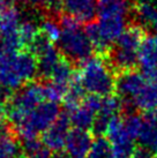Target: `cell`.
<instances>
[{
	"label": "cell",
	"instance_id": "cell-12",
	"mask_svg": "<svg viewBox=\"0 0 157 158\" xmlns=\"http://www.w3.org/2000/svg\"><path fill=\"white\" fill-rule=\"evenodd\" d=\"M0 158H24L22 144L19 143L14 128L2 127L0 129Z\"/></svg>",
	"mask_w": 157,
	"mask_h": 158
},
{
	"label": "cell",
	"instance_id": "cell-5",
	"mask_svg": "<svg viewBox=\"0 0 157 158\" xmlns=\"http://www.w3.org/2000/svg\"><path fill=\"white\" fill-rule=\"evenodd\" d=\"M149 83V80L143 73H138L135 70H127L119 74L116 80V91L118 97L121 99L122 111L126 114L133 113L135 110L133 102L143 91Z\"/></svg>",
	"mask_w": 157,
	"mask_h": 158
},
{
	"label": "cell",
	"instance_id": "cell-3",
	"mask_svg": "<svg viewBox=\"0 0 157 158\" xmlns=\"http://www.w3.org/2000/svg\"><path fill=\"white\" fill-rule=\"evenodd\" d=\"M44 98V84L38 82H28L14 92L7 105V117L13 127L18 126L35 107L43 103Z\"/></svg>",
	"mask_w": 157,
	"mask_h": 158
},
{
	"label": "cell",
	"instance_id": "cell-29",
	"mask_svg": "<svg viewBox=\"0 0 157 158\" xmlns=\"http://www.w3.org/2000/svg\"><path fill=\"white\" fill-rule=\"evenodd\" d=\"M155 158H157V156H155Z\"/></svg>",
	"mask_w": 157,
	"mask_h": 158
},
{
	"label": "cell",
	"instance_id": "cell-13",
	"mask_svg": "<svg viewBox=\"0 0 157 158\" xmlns=\"http://www.w3.org/2000/svg\"><path fill=\"white\" fill-rule=\"evenodd\" d=\"M132 10L131 0H97V15L100 18H127Z\"/></svg>",
	"mask_w": 157,
	"mask_h": 158
},
{
	"label": "cell",
	"instance_id": "cell-6",
	"mask_svg": "<svg viewBox=\"0 0 157 158\" xmlns=\"http://www.w3.org/2000/svg\"><path fill=\"white\" fill-rule=\"evenodd\" d=\"M70 125L72 123H70V114L67 112L60 113L52 126L46 132L43 133L42 141L44 142V144L48 145L53 152L60 154L66 145V140L70 133Z\"/></svg>",
	"mask_w": 157,
	"mask_h": 158
},
{
	"label": "cell",
	"instance_id": "cell-21",
	"mask_svg": "<svg viewBox=\"0 0 157 158\" xmlns=\"http://www.w3.org/2000/svg\"><path fill=\"white\" fill-rule=\"evenodd\" d=\"M68 87L64 85V84L57 83L50 81L46 84H44V95H45V99L50 102H56L58 103L59 101H62L65 98L66 94H67Z\"/></svg>",
	"mask_w": 157,
	"mask_h": 158
},
{
	"label": "cell",
	"instance_id": "cell-24",
	"mask_svg": "<svg viewBox=\"0 0 157 158\" xmlns=\"http://www.w3.org/2000/svg\"><path fill=\"white\" fill-rule=\"evenodd\" d=\"M132 158H155V154L151 152L149 149H147L146 147L140 144L139 147L134 148Z\"/></svg>",
	"mask_w": 157,
	"mask_h": 158
},
{
	"label": "cell",
	"instance_id": "cell-22",
	"mask_svg": "<svg viewBox=\"0 0 157 158\" xmlns=\"http://www.w3.org/2000/svg\"><path fill=\"white\" fill-rule=\"evenodd\" d=\"M39 30L43 35H45L52 42H58L59 37H60V24H59V21H57L54 16H50V18H46L45 20H43L40 26H39Z\"/></svg>",
	"mask_w": 157,
	"mask_h": 158
},
{
	"label": "cell",
	"instance_id": "cell-26",
	"mask_svg": "<svg viewBox=\"0 0 157 158\" xmlns=\"http://www.w3.org/2000/svg\"><path fill=\"white\" fill-rule=\"evenodd\" d=\"M6 115H7V107L5 106L4 102L0 101V126H1V123H2Z\"/></svg>",
	"mask_w": 157,
	"mask_h": 158
},
{
	"label": "cell",
	"instance_id": "cell-16",
	"mask_svg": "<svg viewBox=\"0 0 157 158\" xmlns=\"http://www.w3.org/2000/svg\"><path fill=\"white\" fill-rule=\"evenodd\" d=\"M86 89L82 85L81 81L78 76H75L73 81L70 82L67 94H66L64 102H65V106L67 112H70L78 106H80L83 103L84 98H86Z\"/></svg>",
	"mask_w": 157,
	"mask_h": 158
},
{
	"label": "cell",
	"instance_id": "cell-4",
	"mask_svg": "<svg viewBox=\"0 0 157 158\" xmlns=\"http://www.w3.org/2000/svg\"><path fill=\"white\" fill-rule=\"evenodd\" d=\"M60 115V107L56 102H43L15 126L14 131L22 140L35 139L52 126Z\"/></svg>",
	"mask_w": 157,
	"mask_h": 158
},
{
	"label": "cell",
	"instance_id": "cell-23",
	"mask_svg": "<svg viewBox=\"0 0 157 158\" xmlns=\"http://www.w3.org/2000/svg\"><path fill=\"white\" fill-rule=\"evenodd\" d=\"M28 2L38 9H46L51 16H54L62 8V0H28Z\"/></svg>",
	"mask_w": 157,
	"mask_h": 158
},
{
	"label": "cell",
	"instance_id": "cell-2",
	"mask_svg": "<svg viewBox=\"0 0 157 158\" xmlns=\"http://www.w3.org/2000/svg\"><path fill=\"white\" fill-rule=\"evenodd\" d=\"M78 79L86 91L100 97L116 91V80L112 67L102 57H90L81 64Z\"/></svg>",
	"mask_w": 157,
	"mask_h": 158
},
{
	"label": "cell",
	"instance_id": "cell-1",
	"mask_svg": "<svg viewBox=\"0 0 157 158\" xmlns=\"http://www.w3.org/2000/svg\"><path fill=\"white\" fill-rule=\"evenodd\" d=\"M58 21L61 28L58 48L66 59L70 62L82 64L91 57L94 46L86 30H82L80 21L68 14L61 15Z\"/></svg>",
	"mask_w": 157,
	"mask_h": 158
},
{
	"label": "cell",
	"instance_id": "cell-8",
	"mask_svg": "<svg viewBox=\"0 0 157 158\" xmlns=\"http://www.w3.org/2000/svg\"><path fill=\"white\" fill-rule=\"evenodd\" d=\"M94 139L86 129L74 128L70 131L66 140L65 149L68 156L73 158H86L90 151Z\"/></svg>",
	"mask_w": 157,
	"mask_h": 158
},
{
	"label": "cell",
	"instance_id": "cell-15",
	"mask_svg": "<svg viewBox=\"0 0 157 158\" xmlns=\"http://www.w3.org/2000/svg\"><path fill=\"white\" fill-rule=\"evenodd\" d=\"M135 10L139 22L157 32V0H139Z\"/></svg>",
	"mask_w": 157,
	"mask_h": 158
},
{
	"label": "cell",
	"instance_id": "cell-19",
	"mask_svg": "<svg viewBox=\"0 0 157 158\" xmlns=\"http://www.w3.org/2000/svg\"><path fill=\"white\" fill-rule=\"evenodd\" d=\"M111 155H112V144L109 139L98 136L96 140H94L90 151L86 158H111Z\"/></svg>",
	"mask_w": 157,
	"mask_h": 158
},
{
	"label": "cell",
	"instance_id": "cell-28",
	"mask_svg": "<svg viewBox=\"0 0 157 158\" xmlns=\"http://www.w3.org/2000/svg\"><path fill=\"white\" fill-rule=\"evenodd\" d=\"M22 0H0V6L1 5H12L15 2H20Z\"/></svg>",
	"mask_w": 157,
	"mask_h": 158
},
{
	"label": "cell",
	"instance_id": "cell-7",
	"mask_svg": "<svg viewBox=\"0 0 157 158\" xmlns=\"http://www.w3.org/2000/svg\"><path fill=\"white\" fill-rule=\"evenodd\" d=\"M122 110V103L119 97L114 96H106L103 97L102 107L98 111L94 125H92V132L97 136H102L106 134L109 125L111 120L119 115V112Z\"/></svg>",
	"mask_w": 157,
	"mask_h": 158
},
{
	"label": "cell",
	"instance_id": "cell-10",
	"mask_svg": "<svg viewBox=\"0 0 157 158\" xmlns=\"http://www.w3.org/2000/svg\"><path fill=\"white\" fill-rule=\"evenodd\" d=\"M62 9L80 22H92L97 15V0H62Z\"/></svg>",
	"mask_w": 157,
	"mask_h": 158
},
{
	"label": "cell",
	"instance_id": "cell-27",
	"mask_svg": "<svg viewBox=\"0 0 157 158\" xmlns=\"http://www.w3.org/2000/svg\"><path fill=\"white\" fill-rule=\"evenodd\" d=\"M148 80L150 81V83L154 85V88L156 89V91H157V72L156 73H154L150 77H148Z\"/></svg>",
	"mask_w": 157,
	"mask_h": 158
},
{
	"label": "cell",
	"instance_id": "cell-17",
	"mask_svg": "<svg viewBox=\"0 0 157 158\" xmlns=\"http://www.w3.org/2000/svg\"><path fill=\"white\" fill-rule=\"evenodd\" d=\"M22 151L24 158H53L52 150L37 137L22 140Z\"/></svg>",
	"mask_w": 157,
	"mask_h": 158
},
{
	"label": "cell",
	"instance_id": "cell-9",
	"mask_svg": "<svg viewBox=\"0 0 157 158\" xmlns=\"http://www.w3.org/2000/svg\"><path fill=\"white\" fill-rule=\"evenodd\" d=\"M139 65L147 79L157 72V35L143 38L139 48Z\"/></svg>",
	"mask_w": 157,
	"mask_h": 158
},
{
	"label": "cell",
	"instance_id": "cell-30",
	"mask_svg": "<svg viewBox=\"0 0 157 158\" xmlns=\"http://www.w3.org/2000/svg\"><path fill=\"white\" fill-rule=\"evenodd\" d=\"M70 158H73V157H70Z\"/></svg>",
	"mask_w": 157,
	"mask_h": 158
},
{
	"label": "cell",
	"instance_id": "cell-20",
	"mask_svg": "<svg viewBox=\"0 0 157 158\" xmlns=\"http://www.w3.org/2000/svg\"><path fill=\"white\" fill-rule=\"evenodd\" d=\"M40 32L39 27L36 26V23H34L31 20H26V21H21L20 27H19V34H20V38L22 40L23 46L29 48L32 42L35 40V38L38 36Z\"/></svg>",
	"mask_w": 157,
	"mask_h": 158
},
{
	"label": "cell",
	"instance_id": "cell-14",
	"mask_svg": "<svg viewBox=\"0 0 157 158\" xmlns=\"http://www.w3.org/2000/svg\"><path fill=\"white\" fill-rule=\"evenodd\" d=\"M67 113L70 114V123L74 126V128L86 129V131L92 128L95 118H96L97 115L96 112L92 110V109H90L88 105H86L84 103H82L76 109H74V110L70 111V112H67Z\"/></svg>",
	"mask_w": 157,
	"mask_h": 158
},
{
	"label": "cell",
	"instance_id": "cell-18",
	"mask_svg": "<svg viewBox=\"0 0 157 158\" xmlns=\"http://www.w3.org/2000/svg\"><path fill=\"white\" fill-rule=\"evenodd\" d=\"M74 77V70H73L72 62L68 59L61 58L60 61L57 64L56 68L53 69V73L51 75V81L70 87V82L73 81Z\"/></svg>",
	"mask_w": 157,
	"mask_h": 158
},
{
	"label": "cell",
	"instance_id": "cell-11",
	"mask_svg": "<svg viewBox=\"0 0 157 158\" xmlns=\"http://www.w3.org/2000/svg\"><path fill=\"white\" fill-rule=\"evenodd\" d=\"M142 127L140 129L138 140L141 145L157 155V112L147 111L142 115Z\"/></svg>",
	"mask_w": 157,
	"mask_h": 158
},
{
	"label": "cell",
	"instance_id": "cell-25",
	"mask_svg": "<svg viewBox=\"0 0 157 158\" xmlns=\"http://www.w3.org/2000/svg\"><path fill=\"white\" fill-rule=\"evenodd\" d=\"M111 158H132V152L126 151V150L112 148V155H111Z\"/></svg>",
	"mask_w": 157,
	"mask_h": 158
}]
</instances>
